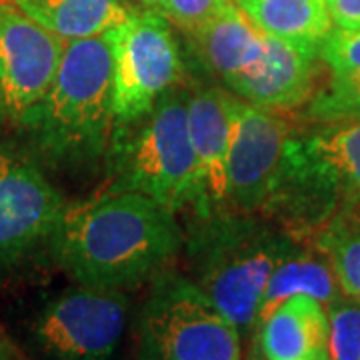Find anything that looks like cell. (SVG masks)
Instances as JSON below:
<instances>
[{"mask_svg":"<svg viewBox=\"0 0 360 360\" xmlns=\"http://www.w3.org/2000/svg\"><path fill=\"white\" fill-rule=\"evenodd\" d=\"M49 245L78 284L122 290L160 274L182 234L167 206L139 193H108L66 206Z\"/></svg>","mask_w":360,"mask_h":360,"instance_id":"obj_1","label":"cell"},{"mask_svg":"<svg viewBox=\"0 0 360 360\" xmlns=\"http://www.w3.org/2000/svg\"><path fill=\"white\" fill-rule=\"evenodd\" d=\"M115 56L108 34L65 40L51 90L20 127L34 155L56 167L89 165L112 141Z\"/></svg>","mask_w":360,"mask_h":360,"instance_id":"obj_2","label":"cell"},{"mask_svg":"<svg viewBox=\"0 0 360 360\" xmlns=\"http://www.w3.org/2000/svg\"><path fill=\"white\" fill-rule=\"evenodd\" d=\"M292 250L284 234L262 222L212 214L202 219L191 240L194 283L240 335H250L270 276Z\"/></svg>","mask_w":360,"mask_h":360,"instance_id":"obj_3","label":"cell"},{"mask_svg":"<svg viewBox=\"0 0 360 360\" xmlns=\"http://www.w3.org/2000/svg\"><path fill=\"white\" fill-rule=\"evenodd\" d=\"M115 184L110 193H139L176 212L193 205L200 210V180L194 156L188 106L179 92H167L155 108L110 141Z\"/></svg>","mask_w":360,"mask_h":360,"instance_id":"obj_4","label":"cell"},{"mask_svg":"<svg viewBox=\"0 0 360 360\" xmlns=\"http://www.w3.org/2000/svg\"><path fill=\"white\" fill-rule=\"evenodd\" d=\"M141 360H240V333L196 286L172 272L156 274L141 314Z\"/></svg>","mask_w":360,"mask_h":360,"instance_id":"obj_5","label":"cell"},{"mask_svg":"<svg viewBox=\"0 0 360 360\" xmlns=\"http://www.w3.org/2000/svg\"><path fill=\"white\" fill-rule=\"evenodd\" d=\"M106 34L115 56V124L127 127L172 90L182 63L162 13L132 11Z\"/></svg>","mask_w":360,"mask_h":360,"instance_id":"obj_6","label":"cell"},{"mask_svg":"<svg viewBox=\"0 0 360 360\" xmlns=\"http://www.w3.org/2000/svg\"><path fill=\"white\" fill-rule=\"evenodd\" d=\"M127 309L120 290L78 284L40 310L34 340L49 360H108L124 333Z\"/></svg>","mask_w":360,"mask_h":360,"instance_id":"obj_7","label":"cell"},{"mask_svg":"<svg viewBox=\"0 0 360 360\" xmlns=\"http://www.w3.org/2000/svg\"><path fill=\"white\" fill-rule=\"evenodd\" d=\"M298 196L314 210L360 200V120L328 122L307 136H295L281 193Z\"/></svg>","mask_w":360,"mask_h":360,"instance_id":"obj_8","label":"cell"},{"mask_svg":"<svg viewBox=\"0 0 360 360\" xmlns=\"http://www.w3.org/2000/svg\"><path fill=\"white\" fill-rule=\"evenodd\" d=\"M292 139L295 134L276 112L236 101L226 202L240 212L274 205L286 174Z\"/></svg>","mask_w":360,"mask_h":360,"instance_id":"obj_9","label":"cell"},{"mask_svg":"<svg viewBox=\"0 0 360 360\" xmlns=\"http://www.w3.org/2000/svg\"><path fill=\"white\" fill-rule=\"evenodd\" d=\"M65 208L32 156L0 144V264L49 240Z\"/></svg>","mask_w":360,"mask_h":360,"instance_id":"obj_10","label":"cell"},{"mask_svg":"<svg viewBox=\"0 0 360 360\" xmlns=\"http://www.w3.org/2000/svg\"><path fill=\"white\" fill-rule=\"evenodd\" d=\"M65 40L18 6H0V89L8 116L18 124L51 90Z\"/></svg>","mask_w":360,"mask_h":360,"instance_id":"obj_11","label":"cell"},{"mask_svg":"<svg viewBox=\"0 0 360 360\" xmlns=\"http://www.w3.org/2000/svg\"><path fill=\"white\" fill-rule=\"evenodd\" d=\"M319 46L264 34V52L257 65L232 80L229 89L270 112H286L310 98Z\"/></svg>","mask_w":360,"mask_h":360,"instance_id":"obj_12","label":"cell"},{"mask_svg":"<svg viewBox=\"0 0 360 360\" xmlns=\"http://www.w3.org/2000/svg\"><path fill=\"white\" fill-rule=\"evenodd\" d=\"M234 104L236 98L220 89L198 90L186 101L188 130L202 194L200 219L217 214L220 206L226 205Z\"/></svg>","mask_w":360,"mask_h":360,"instance_id":"obj_13","label":"cell"},{"mask_svg":"<svg viewBox=\"0 0 360 360\" xmlns=\"http://www.w3.org/2000/svg\"><path fill=\"white\" fill-rule=\"evenodd\" d=\"M264 360H330V322L321 300L296 295L258 324Z\"/></svg>","mask_w":360,"mask_h":360,"instance_id":"obj_14","label":"cell"},{"mask_svg":"<svg viewBox=\"0 0 360 360\" xmlns=\"http://www.w3.org/2000/svg\"><path fill=\"white\" fill-rule=\"evenodd\" d=\"M205 68L226 86L264 52V34L252 25L236 2H226L212 18L191 32Z\"/></svg>","mask_w":360,"mask_h":360,"instance_id":"obj_15","label":"cell"},{"mask_svg":"<svg viewBox=\"0 0 360 360\" xmlns=\"http://www.w3.org/2000/svg\"><path fill=\"white\" fill-rule=\"evenodd\" d=\"M16 6L63 40L106 34L132 13L120 0H18Z\"/></svg>","mask_w":360,"mask_h":360,"instance_id":"obj_16","label":"cell"},{"mask_svg":"<svg viewBox=\"0 0 360 360\" xmlns=\"http://www.w3.org/2000/svg\"><path fill=\"white\" fill-rule=\"evenodd\" d=\"M266 37L319 46L333 30L326 0H234Z\"/></svg>","mask_w":360,"mask_h":360,"instance_id":"obj_17","label":"cell"},{"mask_svg":"<svg viewBox=\"0 0 360 360\" xmlns=\"http://www.w3.org/2000/svg\"><path fill=\"white\" fill-rule=\"evenodd\" d=\"M296 295L312 296L321 300L324 307H330L342 296L328 260H322L309 250L296 248L288 257H284L266 284L258 312V324L283 300Z\"/></svg>","mask_w":360,"mask_h":360,"instance_id":"obj_18","label":"cell"},{"mask_svg":"<svg viewBox=\"0 0 360 360\" xmlns=\"http://www.w3.org/2000/svg\"><path fill=\"white\" fill-rule=\"evenodd\" d=\"M319 248L335 272L340 292L360 300V229L345 219L333 220L319 236Z\"/></svg>","mask_w":360,"mask_h":360,"instance_id":"obj_19","label":"cell"},{"mask_svg":"<svg viewBox=\"0 0 360 360\" xmlns=\"http://www.w3.org/2000/svg\"><path fill=\"white\" fill-rule=\"evenodd\" d=\"M307 115L322 124L360 120V68L333 72L328 84L310 98Z\"/></svg>","mask_w":360,"mask_h":360,"instance_id":"obj_20","label":"cell"},{"mask_svg":"<svg viewBox=\"0 0 360 360\" xmlns=\"http://www.w3.org/2000/svg\"><path fill=\"white\" fill-rule=\"evenodd\" d=\"M328 310L330 360H360V300L338 298Z\"/></svg>","mask_w":360,"mask_h":360,"instance_id":"obj_21","label":"cell"},{"mask_svg":"<svg viewBox=\"0 0 360 360\" xmlns=\"http://www.w3.org/2000/svg\"><path fill=\"white\" fill-rule=\"evenodd\" d=\"M319 56L333 72L360 68V30H330L319 44Z\"/></svg>","mask_w":360,"mask_h":360,"instance_id":"obj_22","label":"cell"},{"mask_svg":"<svg viewBox=\"0 0 360 360\" xmlns=\"http://www.w3.org/2000/svg\"><path fill=\"white\" fill-rule=\"evenodd\" d=\"M231 0H162L160 11L184 32H194Z\"/></svg>","mask_w":360,"mask_h":360,"instance_id":"obj_23","label":"cell"},{"mask_svg":"<svg viewBox=\"0 0 360 360\" xmlns=\"http://www.w3.org/2000/svg\"><path fill=\"white\" fill-rule=\"evenodd\" d=\"M333 25L345 30H360V0H326Z\"/></svg>","mask_w":360,"mask_h":360,"instance_id":"obj_24","label":"cell"},{"mask_svg":"<svg viewBox=\"0 0 360 360\" xmlns=\"http://www.w3.org/2000/svg\"><path fill=\"white\" fill-rule=\"evenodd\" d=\"M0 360H16V352L14 348L0 336Z\"/></svg>","mask_w":360,"mask_h":360,"instance_id":"obj_25","label":"cell"},{"mask_svg":"<svg viewBox=\"0 0 360 360\" xmlns=\"http://www.w3.org/2000/svg\"><path fill=\"white\" fill-rule=\"evenodd\" d=\"M6 116H8V110H6V103H4V94H2V89H0V127L4 124Z\"/></svg>","mask_w":360,"mask_h":360,"instance_id":"obj_26","label":"cell"},{"mask_svg":"<svg viewBox=\"0 0 360 360\" xmlns=\"http://www.w3.org/2000/svg\"><path fill=\"white\" fill-rule=\"evenodd\" d=\"M142 4H146V6H156V8H160V4H162V0H139Z\"/></svg>","mask_w":360,"mask_h":360,"instance_id":"obj_27","label":"cell"},{"mask_svg":"<svg viewBox=\"0 0 360 360\" xmlns=\"http://www.w3.org/2000/svg\"><path fill=\"white\" fill-rule=\"evenodd\" d=\"M250 360H260V359H258V356H252V359H250Z\"/></svg>","mask_w":360,"mask_h":360,"instance_id":"obj_28","label":"cell"},{"mask_svg":"<svg viewBox=\"0 0 360 360\" xmlns=\"http://www.w3.org/2000/svg\"><path fill=\"white\" fill-rule=\"evenodd\" d=\"M14 2H18V0H14Z\"/></svg>","mask_w":360,"mask_h":360,"instance_id":"obj_29","label":"cell"}]
</instances>
